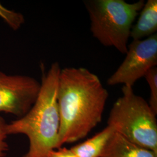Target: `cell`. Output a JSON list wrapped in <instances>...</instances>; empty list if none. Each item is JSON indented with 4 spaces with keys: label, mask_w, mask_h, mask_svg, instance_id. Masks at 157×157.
Here are the masks:
<instances>
[{
    "label": "cell",
    "mask_w": 157,
    "mask_h": 157,
    "mask_svg": "<svg viewBox=\"0 0 157 157\" xmlns=\"http://www.w3.org/2000/svg\"><path fill=\"white\" fill-rule=\"evenodd\" d=\"M139 13L137 23L130 32V37L133 40L146 39L157 33V0H148Z\"/></svg>",
    "instance_id": "obj_8"
},
{
    "label": "cell",
    "mask_w": 157,
    "mask_h": 157,
    "mask_svg": "<svg viewBox=\"0 0 157 157\" xmlns=\"http://www.w3.org/2000/svg\"><path fill=\"white\" fill-rule=\"evenodd\" d=\"M6 125L7 123L5 119L0 116V157H5L8 150V146L6 142L8 136L6 132Z\"/></svg>",
    "instance_id": "obj_12"
},
{
    "label": "cell",
    "mask_w": 157,
    "mask_h": 157,
    "mask_svg": "<svg viewBox=\"0 0 157 157\" xmlns=\"http://www.w3.org/2000/svg\"><path fill=\"white\" fill-rule=\"evenodd\" d=\"M90 31L102 45L126 54L131 29L145 4L144 0L128 3L124 0H85Z\"/></svg>",
    "instance_id": "obj_3"
},
{
    "label": "cell",
    "mask_w": 157,
    "mask_h": 157,
    "mask_svg": "<svg viewBox=\"0 0 157 157\" xmlns=\"http://www.w3.org/2000/svg\"><path fill=\"white\" fill-rule=\"evenodd\" d=\"M115 133L108 126L92 137L70 149L78 157H101L108 143Z\"/></svg>",
    "instance_id": "obj_9"
},
{
    "label": "cell",
    "mask_w": 157,
    "mask_h": 157,
    "mask_svg": "<svg viewBox=\"0 0 157 157\" xmlns=\"http://www.w3.org/2000/svg\"><path fill=\"white\" fill-rule=\"evenodd\" d=\"M61 68L54 62L43 73L41 87L33 106L23 117L7 124L8 135L22 134L29 141L23 157H45L59 147L60 117L57 101L58 78Z\"/></svg>",
    "instance_id": "obj_2"
},
{
    "label": "cell",
    "mask_w": 157,
    "mask_h": 157,
    "mask_svg": "<svg viewBox=\"0 0 157 157\" xmlns=\"http://www.w3.org/2000/svg\"><path fill=\"white\" fill-rule=\"evenodd\" d=\"M45 157H78L70 148L59 147L49 152Z\"/></svg>",
    "instance_id": "obj_13"
},
{
    "label": "cell",
    "mask_w": 157,
    "mask_h": 157,
    "mask_svg": "<svg viewBox=\"0 0 157 157\" xmlns=\"http://www.w3.org/2000/svg\"><path fill=\"white\" fill-rule=\"evenodd\" d=\"M157 65V34L144 39L133 40L128 45L125 59L107 80V84L133 87L139 79Z\"/></svg>",
    "instance_id": "obj_5"
},
{
    "label": "cell",
    "mask_w": 157,
    "mask_h": 157,
    "mask_svg": "<svg viewBox=\"0 0 157 157\" xmlns=\"http://www.w3.org/2000/svg\"><path fill=\"white\" fill-rule=\"evenodd\" d=\"M109 93L98 76L85 67L61 69L57 101L59 147L86 137L102 120Z\"/></svg>",
    "instance_id": "obj_1"
},
{
    "label": "cell",
    "mask_w": 157,
    "mask_h": 157,
    "mask_svg": "<svg viewBox=\"0 0 157 157\" xmlns=\"http://www.w3.org/2000/svg\"><path fill=\"white\" fill-rule=\"evenodd\" d=\"M40 87L41 83L32 77L0 71V112L22 117L33 106Z\"/></svg>",
    "instance_id": "obj_6"
},
{
    "label": "cell",
    "mask_w": 157,
    "mask_h": 157,
    "mask_svg": "<svg viewBox=\"0 0 157 157\" xmlns=\"http://www.w3.org/2000/svg\"><path fill=\"white\" fill-rule=\"evenodd\" d=\"M150 90L148 102L153 112L157 115V67H152L144 76Z\"/></svg>",
    "instance_id": "obj_11"
},
{
    "label": "cell",
    "mask_w": 157,
    "mask_h": 157,
    "mask_svg": "<svg viewBox=\"0 0 157 157\" xmlns=\"http://www.w3.org/2000/svg\"><path fill=\"white\" fill-rule=\"evenodd\" d=\"M0 17L13 30H17L25 23V17L21 13L6 8L0 2Z\"/></svg>",
    "instance_id": "obj_10"
},
{
    "label": "cell",
    "mask_w": 157,
    "mask_h": 157,
    "mask_svg": "<svg viewBox=\"0 0 157 157\" xmlns=\"http://www.w3.org/2000/svg\"><path fill=\"white\" fill-rule=\"evenodd\" d=\"M122 93L112 106L107 126L127 140L157 154V115L133 87L123 86Z\"/></svg>",
    "instance_id": "obj_4"
},
{
    "label": "cell",
    "mask_w": 157,
    "mask_h": 157,
    "mask_svg": "<svg viewBox=\"0 0 157 157\" xmlns=\"http://www.w3.org/2000/svg\"><path fill=\"white\" fill-rule=\"evenodd\" d=\"M101 157H157V154L130 142L115 132Z\"/></svg>",
    "instance_id": "obj_7"
}]
</instances>
